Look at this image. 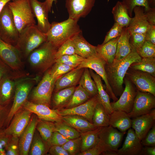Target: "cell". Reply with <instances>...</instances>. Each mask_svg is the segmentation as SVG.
Returning <instances> with one entry per match:
<instances>
[{
	"label": "cell",
	"mask_w": 155,
	"mask_h": 155,
	"mask_svg": "<svg viewBox=\"0 0 155 155\" xmlns=\"http://www.w3.org/2000/svg\"><path fill=\"white\" fill-rule=\"evenodd\" d=\"M82 32L74 36L71 39L76 54L86 59L97 53L96 46L90 44L84 38Z\"/></svg>",
	"instance_id": "obj_26"
},
{
	"label": "cell",
	"mask_w": 155,
	"mask_h": 155,
	"mask_svg": "<svg viewBox=\"0 0 155 155\" xmlns=\"http://www.w3.org/2000/svg\"><path fill=\"white\" fill-rule=\"evenodd\" d=\"M127 9L129 15L133 17V9L136 6H142L144 9H148L150 7L148 4L147 0H122Z\"/></svg>",
	"instance_id": "obj_48"
},
{
	"label": "cell",
	"mask_w": 155,
	"mask_h": 155,
	"mask_svg": "<svg viewBox=\"0 0 155 155\" xmlns=\"http://www.w3.org/2000/svg\"><path fill=\"white\" fill-rule=\"evenodd\" d=\"M5 149L6 155H19V137L11 136Z\"/></svg>",
	"instance_id": "obj_49"
},
{
	"label": "cell",
	"mask_w": 155,
	"mask_h": 155,
	"mask_svg": "<svg viewBox=\"0 0 155 155\" xmlns=\"http://www.w3.org/2000/svg\"><path fill=\"white\" fill-rule=\"evenodd\" d=\"M96 0H66L69 18L79 20L85 18L94 6Z\"/></svg>",
	"instance_id": "obj_16"
},
{
	"label": "cell",
	"mask_w": 155,
	"mask_h": 155,
	"mask_svg": "<svg viewBox=\"0 0 155 155\" xmlns=\"http://www.w3.org/2000/svg\"><path fill=\"white\" fill-rule=\"evenodd\" d=\"M39 76L29 75L18 80L15 88L13 102L6 121L5 128L9 124L14 114L23 106L29 94L39 80Z\"/></svg>",
	"instance_id": "obj_5"
},
{
	"label": "cell",
	"mask_w": 155,
	"mask_h": 155,
	"mask_svg": "<svg viewBox=\"0 0 155 155\" xmlns=\"http://www.w3.org/2000/svg\"><path fill=\"white\" fill-rule=\"evenodd\" d=\"M142 58L136 51L132 50L127 56L119 60H114L106 64L105 69L108 83L115 96H120L124 89L123 84L127 72L133 63L140 61Z\"/></svg>",
	"instance_id": "obj_1"
},
{
	"label": "cell",
	"mask_w": 155,
	"mask_h": 155,
	"mask_svg": "<svg viewBox=\"0 0 155 155\" xmlns=\"http://www.w3.org/2000/svg\"><path fill=\"white\" fill-rule=\"evenodd\" d=\"M133 12L134 16L127 27L130 35L134 33L146 34L150 25L147 20L144 8L136 6L133 9Z\"/></svg>",
	"instance_id": "obj_23"
},
{
	"label": "cell",
	"mask_w": 155,
	"mask_h": 155,
	"mask_svg": "<svg viewBox=\"0 0 155 155\" xmlns=\"http://www.w3.org/2000/svg\"><path fill=\"white\" fill-rule=\"evenodd\" d=\"M76 54L75 49L71 39L67 40L57 49L55 57L56 59L63 55Z\"/></svg>",
	"instance_id": "obj_45"
},
{
	"label": "cell",
	"mask_w": 155,
	"mask_h": 155,
	"mask_svg": "<svg viewBox=\"0 0 155 155\" xmlns=\"http://www.w3.org/2000/svg\"><path fill=\"white\" fill-rule=\"evenodd\" d=\"M149 6L151 7H155V0H147Z\"/></svg>",
	"instance_id": "obj_64"
},
{
	"label": "cell",
	"mask_w": 155,
	"mask_h": 155,
	"mask_svg": "<svg viewBox=\"0 0 155 155\" xmlns=\"http://www.w3.org/2000/svg\"><path fill=\"white\" fill-rule=\"evenodd\" d=\"M99 102L97 94L85 102L74 107L57 109L58 113L61 116L71 115H79L84 117L92 123V119L94 109Z\"/></svg>",
	"instance_id": "obj_13"
},
{
	"label": "cell",
	"mask_w": 155,
	"mask_h": 155,
	"mask_svg": "<svg viewBox=\"0 0 155 155\" xmlns=\"http://www.w3.org/2000/svg\"><path fill=\"white\" fill-rule=\"evenodd\" d=\"M0 59L12 69L24 72V63L15 46L3 40L0 37Z\"/></svg>",
	"instance_id": "obj_10"
},
{
	"label": "cell",
	"mask_w": 155,
	"mask_h": 155,
	"mask_svg": "<svg viewBox=\"0 0 155 155\" xmlns=\"http://www.w3.org/2000/svg\"><path fill=\"white\" fill-rule=\"evenodd\" d=\"M124 83L125 88L119 98L111 104L113 111H121L127 114L132 109L137 92L130 80L125 79Z\"/></svg>",
	"instance_id": "obj_14"
},
{
	"label": "cell",
	"mask_w": 155,
	"mask_h": 155,
	"mask_svg": "<svg viewBox=\"0 0 155 155\" xmlns=\"http://www.w3.org/2000/svg\"><path fill=\"white\" fill-rule=\"evenodd\" d=\"M26 71L19 72L11 69L0 59V80L4 76L8 75L16 79L29 76Z\"/></svg>",
	"instance_id": "obj_42"
},
{
	"label": "cell",
	"mask_w": 155,
	"mask_h": 155,
	"mask_svg": "<svg viewBox=\"0 0 155 155\" xmlns=\"http://www.w3.org/2000/svg\"><path fill=\"white\" fill-rule=\"evenodd\" d=\"M91 97L90 94L79 85L75 88L72 97L65 105V108H71L79 105L85 102Z\"/></svg>",
	"instance_id": "obj_38"
},
{
	"label": "cell",
	"mask_w": 155,
	"mask_h": 155,
	"mask_svg": "<svg viewBox=\"0 0 155 155\" xmlns=\"http://www.w3.org/2000/svg\"><path fill=\"white\" fill-rule=\"evenodd\" d=\"M11 136L7 135L4 129L0 130V150L5 149Z\"/></svg>",
	"instance_id": "obj_59"
},
{
	"label": "cell",
	"mask_w": 155,
	"mask_h": 155,
	"mask_svg": "<svg viewBox=\"0 0 155 155\" xmlns=\"http://www.w3.org/2000/svg\"><path fill=\"white\" fill-rule=\"evenodd\" d=\"M101 154L105 155H118L117 151H107L103 152Z\"/></svg>",
	"instance_id": "obj_63"
},
{
	"label": "cell",
	"mask_w": 155,
	"mask_h": 155,
	"mask_svg": "<svg viewBox=\"0 0 155 155\" xmlns=\"http://www.w3.org/2000/svg\"><path fill=\"white\" fill-rule=\"evenodd\" d=\"M106 64L104 59L97 53L85 59L77 68H88L94 71L104 80L106 86V92L113 102H115L118 99L114 93L108 82L105 69Z\"/></svg>",
	"instance_id": "obj_9"
},
{
	"label": "cell",
	"mask_w": 155,
	"mask_h": 155,
	"mask_svg": "<svg viewBox=\"0 0 155 155\" xmlns=\"http://www.w3.org/2000/svg\"><path fill=\"white\" fill-rule=\"evenodd\" d=\"M33 113L23 107L14 115L8 126L4 129L9 136L19 137L28 125Z\"/></svg>",
	"instance_id": "obj_12"
},
{
	"label": "cell",
	"mask_w": 155,
	"mask_h": 155,
	"mask_svg": "<svg viewBox=\"0 0 155 155\" xmlns=\"http://www.w3.org/2000/svg\"><path fill=\"white\" fill-rule=\"evenodd\" d=\"M133 70L148 73L155 77V57L142 58L138 62L130 66Z\"/></svg>",
	"instance_id": "obj_39"
},
{
	"label": "cell",
	"mask_w": 155,
	"mask_h": 155,
	"mask_svg": "<svg viewBox=\"0 0 155 155\" xmlns=\"http://www.w3.org/2000/svg\"><path fill=\"white\" fill-rule=\"evenodd\" d=\"M84 68H74L56 79L54 90L55 92L61 89L75 86L79 82Z\"/></svg>",
	"instance_id": "obj_25"
},
{
	"label": "cell",
	"mask_w": 155,
	"mask_h": 155,
	"mask_svg": "<svg viewBox=\"0 0 155 155\" xmlns=\"http://www.w3.org/2000/svg\"><path fill=\"white\" fill-rule=\"evenodd\" d=\"M129 74L130 80L140 91L148 92L155 96V78L145 72L135 70Z\"/></svg>",
	"instance_id": "obj_18"
},
{
	"label": "cell",
	"mask_w": 155,
	"mask_h": 155,
	"mask_svg": "<svg viewBox=\"0 0 155 155\" xmlns=\"http://www.w3.org/2000/svg\"><path fill=\"white\" fill-rule=\"evenodd\" d=\"M22 107L36 115L39 119L53 122L63 121L62 116L58 113L57 109H51L46 105L34 103L27 100Z\"/></svg>",
	"instance_id": "obj_17"
},
{
	"label": "cell",
	"mask_w": 155,
	"mask_h": 155,
	"mask_svg": "<svg viewBox=\"0 0 155 155\" xmlns=\"http://www.w3.org/2000/svg\"><path fill=\"white\" fill-rule=\"evenodd\" d=\"M109 117V125L124 133L131 126L132 120L123 111H113Z\"/></svg>",
	"instance_id": "obj_28"
},
{
	"label": "cell",
	"mask_w": 155,
	"mask_h": 155,
	"mask_svg": "<svg viewBox=\"0 0 155 155\" xmlns=\"http://www.w3.org/2000/svg\"><path fill=\"white\" fill-rule=\"evenodd\" d=\"M144 13L147 20L150 25H155V7H150L144 9Z\"/></svg>",
	"instance_id": "obj_57"
},
{
	"label": "cell",
	"mask_w": 155,
	"mask_h": 155,
	"mask_svg": "<svg viewBox=\"0 0 155 155\" xmlns=\"http://www.w3.org/2000/svg\"><path fill=\"white\" fill-rule=\"evenodd\" d=\"M109 116L103 106L99 102L94 109L92 123L97 127L108 126L109 125Z\"/></svg>",
	"instance_id": "obj_35"
},
{
	"label": "cell",
	"mask_w": 155,
	"mask_h": 155,
	"mask_svg": "<svg viewBox=\"0 0 155 155\" xmlns=\"http://www.w3.org/2000/svg\"><path fill=\"white\" fill-rule=\"evenodd\" d=\"M141 142L142 145L148 146H155V126L154 124Z\"/></svg>",
	"instance_id": "obj_53"
},
{
	"label": "cell",
	"mask_w": 155,
	"mask_h": 155,
	"mask_svg": "<svg viewBox=\"0 0 155 155\" xmlns=\"http://www.w3.org/2000/svg\"><path fill=\"white\" fill-rule=\"evenodd\" d=\"M89 71L97 86V95L99 101L103 106L107 113L110 115L113 111L111 104L110 98L104 88L101 78L97 74L94 73L91 69H90Z\"/></svg>",
	"instance_id": "obj_30"
},
{
	"label": "cell",
	"mask_w": 155,
	"mask_h": 155,
	"mask_svg": "<svg viewBox=\"0 0 155 155\" xmlns=\"http://www.w3.org/2000/svg\"><path fill=\"white\" fill-rule=\"evenodd\" d=\"M62 120L80 133L98 128L84 117L79 115H71L64 116H62Z\"/></svg>",
	"instance_id": "obj_27"
},
{
	"label": "cell",
	"mask_w": 155,
	"mask_h": 155,
	"mask_svg": "<svg viewBox=\"0 0 155 155\" xmlns=\"http://www.w3.org/2000/svg\"><path fill=\"white\" fill-rule=\"evenodd\" d=\"M136 51L142 58L155 57V45L145 40Z\"/></svg>",
	"instance_id": "obj_47"
},
{
	"label": "cell",
	"mask_w": 155,
	"mask_h": 155,
	"mask_svg": "<svg viewBox=\"0 0 155 155\" xmlns=\"http://www.w3.org/2000/svg\"><path fill=\"white\" fill-rule=\"evenodd\" d=\"M74 69L63 63L55 62L48 70L51 76L56 80Z\"/></svg>",
	"instance_id": "obj_43"
},
{
	"label": "cell",
	"mask_w": 155,
	"mask_h": 155,
	"mask_svg": "<svg viewBox=\"0 0 155 155\" xmlns=\"http://www.w3.org/2000/svg\"><path fill=\"white\" fill-rule=\"evenodd\" d=\"M130 35L127 28L123 27L118 40L115 60L121 59L131 52L132 49L129 42Z\"/></svg>",
	"instance_id": "obj_31"
},
{
	"label": "cell",
	"mask_w": 155,
	"mask_h": 155,
	"mask_svg": "<svg viewBox=\"0 0 155 155\" xmlns=\"http://www.w3.org/2000/svg\"><path fill=\"white\" fill-rule=\"evenodd\" d=\"M119 38L96 46L97 53L104 59L106 64L111 63L115 60Z\"/></svg>",
	"instance_id": "obj_29"
},
{
	"label": "cell",
	"mask_w": 155,
	"mask_h": 155,
	"mask_svg": "<svg viewBox=\"0 0 155 155\" xmlns=\"http://www.w3.org/2000/svg\"><path fill=\"white\" fill-rule=\"evenodd\" d=\"M102 127L80 133L81 139L80 152L91 148L98 143L99 131Z\"/></svg>",
	"instance_id": "obj_33"
},
{
	"label": "cell",
	"mask_w": 155,
	"mask_h": 155,
	"mask_svg": "<svg viewBox=\"0 0 155 155\" xmlns=\"http://www.w3.org/2000/svg\"><path fill=\"white\" fill-rule=\"evenodd\" d=\"M78 21L69 18L62 22H52L46 34L47 41L58 48L64 42L82 32Z\"/></svg>",
	"instance_id": "obj_2"
},
{
	"label": "cell",
	"mask_w": 155,
	"mask_h": 155,
	"mask_svg": "<svg viewBox=\"0 0 155 155\" xmlns=\"http://www.w3.org/2000/svg\"><path fill=\"white\" fill-rule=\"evenodd\" d=\"M19 79H16L9 76L6 75L1 79L0 105L6 106L10 104L13 98L16 84Z\"/></svg>",
	"instance_id": "obj_24"
},
{
	"label": "cell",
	"mask_w": 155,
	"mask_h": 155,
	"mask_svg": "<svg viewBox=\"0 0 155 155\" xmlns=\"http://www.w3.org/2000/svg\"><path fill=\"white\" fill-rule=\"evenodd\" d=\"M12 0H0V14L5 5Z\"/></svg>",
	"instance_id": "obj_62"
},
{
	"label": "cell",
	"mask_w": 155,
	"mask_h": 155,
	"mask_svg": "<svg viewBox=\"0 0 155 155\" xmlns=\"http://www.w3.org/2000/svg\"><path fill=\"white\" fill-rule=\"evenodd\" d=\"M140 155H155V146H146L142 148Z\"/></svg>",
	"instance_id": "obj_60"
},
{
	"label": "cell",
	"mask_w": 155,
	"mask_h": 155,
	"mask_svg": "<svg viewBox=\"0 0 155 155\" xmlns=\"http://www.w3.org/2000/svg\"><path fill=\"white\" fill-rule=\"evenodd\" d=\"M49 147L36 129L28 152L30 155H43L49 150Z\"/></svg>",
	"instance_id": "obj_34"
},
{
	"label": "cell",
	"mask_w": 155,
	"mask_h": 155,
	"mask_svg": "<svg viewBox=\"0 0 155 155\" xmlns=\"http://www.w3.org/2000/svg\"><path fill=\"white\" fill-rule=\"evenodd\" d=\"M145 40L155 45V25H150L146 33Z\"/></svg>",
	"instance_id": "obj_58"
},
{
	"label": "cell",
	"mask_w": 155,
	"mask_h": 155,
	"mask_svg": "<svg viewBox=\"0 0 155 155\" xmlns=\"http://www.w3.org/2000/svg\"><path fill=\"white\" fill-rule=\"evenodd\" d=\"M19 35L7 3L0 14V37L5 42L15 46Z\"/></svg>",
	"instance_id": "obj_8"
},
{
	"label": "cell",
	"mask_w": 155,
	"mask_h": 155,
	"mask_svg": "<svg viewBox=\"0 0 155 155\" xmlns=\"http://www.w3.org/2000/svg\"><path fill=\"white\" fill-rule=\"evenodd\" d=\"M38 118L33 113L30 121L19 137L20 155H28L31 144Z\"/></svg>",
	"instance_id": "obj_21"
},
{
	"label": "cell",
	"mask_w": 155,
	"mask_h": 155,
	"mask_svg": "<svg viewBox=\"0 0 155 155\" xmlns=\"http://www.w3.org/2000/svg\"><path fill=\"white\" fill-rule=\"evenodd\" d=\"M46 3L49 12L51 11L52 6L53 3L55 2V3L57 2V0H44Z\"/></svg>",
	"instance_id": "obj_61"
},
{
	"label": "cell",
	"mask_w": 155,
	"mask_h": 155,
	"mask_svg": "<svg viewBox=\"0 0 155 155\" xmlns=\"http://www.w3.org/2000/svg\"><path fill=\"white\" fill-rule=\"evenodd\" d=\"M81 139L79 137L69 140L61 146L67 151L69 155L78 154L80 151L81 148Z\"/></svg>",
	"instance_id": "obj_46"
},
{
	"label": "cell",
	"mask_w": 155,
	"mask_h": 155,
	"mask_svg": "<svg viewBox=\"0 0 155 155\" xmlns=\"http://www.w3.org/2000/svg\"><path fill=\"white\" fill-rule=\"evenodd\" d=\"M155 96L148 92L137 91L131 111L127 115L135 118L150 112L155 107Z\"/></svg>",
	"instance_id": "obj_11"
},
{
	"label": "cell",
	"mask_w": 155,
	"mask_h": 155,
	"mask_svg": "<svg viewBox=\"0 0 155 155\" xmlns=\"http://www.w3.org/2000/svg\"><path fill=\"white\" fill-rule=\"evenodd\" d=\"M36 129L39 133L43 140L46 143L55 131L54 122L38 118Z\"/></svg>",
	"instance_id": "obj_40"
},
{
	"label": "cell",
	"mask_w": 155,
	"mask_h": 155,
	"mask_svg": "<svg viewBox=\"0 0 155 155\" xmlns=\"http://www.w3.org/2000/svg\"><path fill=\"white\" fill-rule=\"evenodd\" d=\"M69 140L59 132L55 131L46 143L50 148L53 146H62Z\"/></svg>",
	"instance_id": "obj_51"
},
{
	"label": "cell",
	"mask_w": 155,
	"mask_h": 155,
	"mask_svg": "<svg viewBox=\"0 0 155 155\" xmlns=\"http://www.w3.org/2000/svg\"><path fill=\"white\" fill-rule=\"evenodd\" d=\"M11 105L3 106L0 104V130L5 128L7 118Z\"/></svg>",
	"instance_id": "obj_54"
},
{
	"label": "cell",
	"mask_w": 155,
	"mask_h": 155,
	"mask_svg": "<svg viewBox=\"0 0 155 155\" xmlns=\"http://www.w3.org/2000/svg\"><path fill=\"white\" fill-rule=\"evenodd\" d=\"M112 12L115 22L123 27H128L132 18L129 15L126 7L122 1L117 2Z\"/></svg>",
	"instance_id": "obj_32"
},
{
	"label": "cell",
	"mask_w": 155,
	"mask_h": 155,
	"mask_svg": "<svg viewBox=\"0 0 155 155\" xmlns=\"http://www.w3.org/2000/svg\"><path fill=\"white\" fill-rule=\"evenodd\" d=\"M33 13L36 18L38 28L42 32L46 34L51 26L49 20V12L46 2H41L38 0H29Z\"/></svg>",
	"instance_id": "obj_20"
},
{
	"label": "cell",
	"mask_w": 155,
	"mask_h": 155,
	"mask_svg": "<svg viewBox=\"0 0 155 155\" xmlns=\"http://www.w3.org/2000/svg\"><path fill=\"white\" fill-rule=\"evenodd\" d=\"M57 48L46 41L33 51L27 58L31 68L38 74L46 71L56 62Z\"/></svg>",
	"instance_id": "obj_4"
},
{
	"label": "cell",
	"mask_w": 155,
	"mask_h": 155,
	"mask_svg": "<svg viewBox=\"0 0 155 155\" xmlns=\"http://www.w3.org/2000/svg\"><path fill=\"white\" fill-rule=\"evenodd\" d=\"M106 151L104 146L99 142V140L98 143L93 147L79 153L78 155H99Z\"/></svg>",
	"instance_id": "obj_55"
},
{
	"label": "cell",
	"mask_w": 155,
	"mask_h": 155,
	"mask_svg": "<svg viewBox=\"0 0 155 155\" xmlns=\"http://www.w3.org/2000/svg\"><path fill=\"white\" fill-rule=\"evenodd\" d=\"M142 145L134 131L130 128L128 129L127 136L122 147L118 149V155H140Z\"/></svg>",
	"instance_id": "obj_22"
},
{
	"label": "cell",
	"mask_w": 155,
	"mask_h": 155,
	"mask_svg": "<svg viewBox=\"0 0 155 155\" xmlns=\"http://www.w3.org/2000/svg\"><path fill=\"white\" fill-rule=\"evenodd\" d=\"M19 33L25 28L36 24L29 0H13L8 3Z\"/></svg>",
	"instance_id": "obj_6"
},
{
	"label": "cell",
	"mask_w": 155,
	"mask_h": 155,
	"mask_svg": "<svg viewBox=\"0 0 155 155\" xmlns=\"http://www.w3.org/2000/svg\"><path fill=\"white\" fill-rule=\"evenodd\" d=\"M49 151L52 155H69L61 146H52L50 147Z\"/></svg>",
	"instance_id": "obj_56"
},
{
	"label": "cell",
	"mask_w": 155,
	"mask_h": 155,
	"mask_svg": "<svg viewBox=\"0 0 155 155\" xmlns=\"http://www.w3.org/2000/svg\"><path fill=\"white\" fill-rule=\"evenodd\" d=\"M146 34L134 33L131 34L129 42L132 50L136 51L140 47L145 41Z\"/></svg>",
	"instance_id": "obj_50"
},
{
	"label": "cell",
	"mask_w": 155,
	"mask_h": 155,
	"mask_svg": "<svg viewBox=\"0 0 155 155\" xmlns=\"http://www.w3.org/2000/svg\"><path fill=\"white\" fill-rule=\"evenodd\" d=\"M123 28L115 22L112 28L107 33L102 44H105L110 40L119 37L121 34Z\"/></svg>",
	"instance_id": "obj_52"
},
{
	"label": "cell",
	"mask_w": 155,
	"mask_h": 155,
	"mask_svg": "<svg viewBox=\"0 0 155 155\" xmlns=\"http://www.w3.org/2000/svg\"><path fill=\"white\" fill-rule=\"evenodd\" d=\"M55 131H57L66 138L72 139L80 136V133L63 121L54 122Z\"/></svg>",
	"instance_id": "obj_41"
},
{
	"label": "cell",
	"mask_w": 155,
	"mask_h": 155,
	"mask_svg": "<svg viewBox=\"0 0 155 155\" xmlns=\"http://www.w3.org/2000/svg\"><path fill=\"white\" fill-rule=\"evenodd\" d=\"M75 88V86L68 87L55 92L53 97L54 106L58 109L65 106L71 99Z\"/></svg>",
	"instance_id": "obj_36"
},
{
	"label": "cell",
	"mask_w": 155,
	"mask_h": 155,
	"mask_svg": "<svg viewBox=\"0 0 155 155\" xmlns=\"http://www.w3.org/2000/svg\"><path fill=\"white\" fill-rule=\"evenodd\" d=\"M47 41L46 34L41 31L36 24H33L25 28L20 33L15 46L22 59L27 58L33 51Z\"/></svg>",
	"instance_id": "obj_3"
},
{
	"label": "cell",
	"mask_w": 155,
	"mask_h": 155,
	"mask_svg": "<svg viewBox=\"0 0 155 155\" xmlns=\"http://www.w3.org/2000/svg\"><path fill=\"white\" fill-rule=\"evenodd\" d=\"M124 133L110 125L102 127L99 134L100 142L107 151H117L122 141Z\"/></svg>",
	"instance_id": "obj_15"
},
{
	"label": "cell",
	"mask_w": 155,
	"mask_h": 155,
	"mask_svg": "<svg viewBox=\"0 0 155 155\" xmlns=\"http://www.w3.org/2000/svg\"><path fill=\"white\" fill-rule=\"evenodd\" d=\"M84 59L79 55L75 54L63 56L56 59L55 62L63 63L75 68Z\"/></svg>",
	"instance_id": "obj_44"
},
{
	"label": "cell",
	"mask_w": 155,
	"mask_h": 155,
	"mask_svg": "<svg viewBox=\"0 0 155 155\" xmlns=\"http://www.w3.org/2000/svg\"><path fill=\"white\" fill-rule=\"evenodd\" d=\"M79 82V85L92 97L97 94L98 90L96 84L94 80L92 79L88 68H84Z\"/></svg>",
	"instance_id": "obj_37"
},
{
	"label": "cell",
	"mask_w": 155,
	"mask_h": 155,
	"mask_svg": "<svg viewBox=\"0 0 155 155\" xmlns=\"http://www.w3.org/2000/svg\"><path fill=\"white\" fill-rule=\"evenodd\" d=\"M56 80L48 70H47L38 85L31 91L28 100L34 103L45 104L50 107Z\"/></svg>",
	"instance_id": "obj_7"
},
{
	"label": "cell",
	"mask_w": 155,
	"mask_h": 155,
	"mask_svg": "<svg viewBox=\"0 0 155 155\" xmlns=\"http://www.w3.org/2000/svg\"><path fill=\"white\" fill-rule=\"evenodd\" d=\"M155 120L154 108L147 114L133 118L131 127L140 141L154 125Z\"/></svg>",
	"instance_id": "obj_19"
}]
</instances>
